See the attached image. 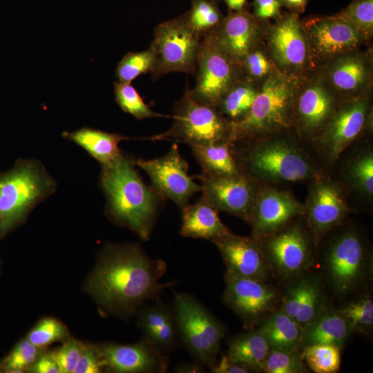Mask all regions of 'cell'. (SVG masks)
Segmentation results:
<instances>
[{
  "label": "cell",
  "mask_w": 373,
  "mask_h": 373,
  "mask_svg": "<svg viewBox=\"0 0 373 373\" xmlns=\"http://www.w3.org/2000/svg\"><path fill=\"white\" fill-rule=\"evenodd\" d=\"M368 105L365 99L353 100L335 111L316 137L314 149L329 164H334L363 129Z\"/></svg>",
  "instance_id": "2e32d148"
},
{
  "label": "cell",
  "mask_w": 373,
  "mask_h": 373,
  "mask_svg": "<svg viewBox=\"0 0 373 373\" xmlns=\"http://www.w3.org/2000/svg\"><path fill=\"white\" fill-rule=\"evenodd\" d=\"M34 345L27 338L21 339L0 362V372L15 373L28 372L44 352Z\"/></svg>",
  "instance_id": "8d00e7d4"
},
{
  "label": "cell",
  "mask_w": 373,
  "mask_h": 373,
  "mask_svg": "<svg viewBox=\"0 0 373 373\" xmlns=\"http://www.w3.org/2000/svg\"><path fill=\"white\" fill-rule=\"evenodd\" d=\"M301 355L296 350L271 349L262 371L267 373H300L305 368Z\"/></svg>",
  "instance_id": "b9f144b4"
},
{
  "label": "cell",
  "mask_w": 373,
  "mask_h": 373,
  "mask_svg": "<svg viewBox=\"0 0 373 373\" xmlns=\"http://www.w3.org/2000/svg\"><path fill=\"white\" fill-rule=\"evenodd\" d=\"M281 1L291 8L300 9L304 8L307 0H281Z\"/></svg>",
  "instance_id": "db71d44e"
},
{
  "label": "cell",
  "mask_w": 373,
  "mask_h": 373,
  "mask_svg": "<svg viewBox=\"0 0 373 373\" xmlns=\"http://www.w3.org/2000/svg\"><path fill=\"white\" fill-rule=\"evenodd\" d=\"M138 324L144 337L165 354L173 352L179 337L174 312L163 303L142 307Z\"/></svg>",
  "instance_id": "cb8c5ba5"
},
{
  "label": "cell",
  "mask_w": 373,
  "mask_h": 373,
  "mask_svg": "<svg viewBox=\"0 0 373 373\" xmlns=\"http://www.w3.org/2000/svg\"><path fill=\"white\" fill-rule=\"evenodd\" d=\"M26 338L36 347L44 349L53 343L64 341L69 338V332L59 321L45 318L36 324Z\"/></svg>",
  "instance_id": "ab89813d"
},
{
  "label": "cell",
  "mask_w": 373,
  "mask_h": 373,
  "mask_svg": "<svg viewBox=\"0 0 373 373\" xmlns=\"http://www.w3.org/2000/svg\"><path fill=\"white\" fill-rule=\"evenodd\" d=\"M134 164L131 159L121 153L111 162L102 165L100 183L106 197L108 217L147 240L159 198L162 197L153 187L144 183Z\"/></svg>",
  "instance_id": "7a4b0ae2"
},
{
  "label": "cell",
  "mask_w": 373,
  "mask_h": 373,
  "mask_svg": "<svg viewBox=\"0 0 373 373\" xmlns=\"http://www.w3.org/2000/svg\"><path fill=\"white\" fill-rule=\"evenodd\" d=\"M195 178L202 183L203 195L217 211L233 215L249 224L260 182L244 171L236 175L202 172Z\"/></svg>",
  "instance_id": "4fadbf2b"
},
{
  "label": "cell",
  "mask_w": 373,
  "mask_h": 373,
  "mask_svg": "<svg viewBox=\"0 0 373 373\" xmlns=\"http://www.w3.org/2000/svg\"><path fill=\"white\" fill-rule=\"evenodd\" d=\"M190 146L194 157L202 168V172L217 175H236L243 171L230 142Z\"/></svg>",
  "instance_id": "1f68e13d"
},
{
  "label": "cell",
  "mask_w": 373,
  "mask_h": 373,
  "mask_svg": "<svg viewBox=\"0 0 373 373\" xmlns=\"http://www.w3.org/2000/svg\"><path fill=\"white\" fill-rule=\"evenodd\" d=\"M184 14L189 26L201 37L213 30L223 19L214 0H191V8Z\"/></svg>",
  "instance_id": "836d02e7"
},
{
  "label": "cell",
  "mask_w": 373,
  "mask_h": 373,
  "mask_svg": "<svg viewBox=\"0 0 373 373\" xmlns=\"http://www.w3.org/2000/svg\"><path fill=\"white\" fill-rule=\"evenodd\" d=\"M170 128L151 139H173L192 145L231 142V121L216 106L201 104L193 98L188 84L175 103Z\"/></svg>",
  "instance_id": "8992f818"
},
{
  "label": "cell",
  "mask_w": 373,
  "mask_h": 373,
  "mask_svg": "<svg viewBox=\"0 0 373 373\" xmlns=\"http://www.w3.org/2000/svg\"><path fill=\"white\" fill-rule=\"evenodd\" d=\"M305 26L311 46L323 57L352 50L363 39L352 26L336 15L311 19Z\"/></svg>",
  "instance_id": "ffe728a7"
},
{
  "label": "cell",
  "mask_w": 373,
  "mask_h": 373,
  "mask_svg": "<svg viewBox=\"0 0 373 373\" xmlns=\"http://www.w3.org/2000/svg\"><path fill=\"white\" fill-rule=\"evenodd\" d=\"M115 101L124 112L142 120L146 118L162 116L149 107L131 83L114 82Z\"/></svg>",
  "instance_id": "74e56055"
},
{
  "label": "cell",
  "mask_w": 373,
  "mask_h": 373,
  "mask_svg": "<svg viewBox=\"0 0 373 373\" xmlns=\"http://www.w3.org/2000/svg\"><path fill=\"white\" fill-rule=\"evenodd\" d=\"M166 262L147 256L139 245H110L101 253L86 283L87 292L105 311L127 317L176 283H160Z\"/></svg>",
  "instance_id": "6da1fadb"
},
{
  "label": "cell",
  "mask_w": 373,
  "mask_h": 373,
  "mask_svg": "<svg viewBox=\"0 0 373 373\" xmlns=\"http://www.w3.org/2000/svg\"><path fill=\"white\" fill-rule=\"evenodd\" d=\"M342 168L345 184L358 198L372 203L373 198V151L370 145L357 147Z\"/></svg>",
  "instance_id": "4316f807"
},
{
  "label": "cell",
  "mask_w": 373,
  "mask_h": 373,
  "mask_svg": "<svg viewBox=\"0 0 373 373\" xmlns=\"http://www.w3.org/2000/svg\"><path fill=\"white\" fill-rule=\"evenodd\" d=\"M299 218L277 232L256 240L269 267L282 278L298 275L312 260L315 245L306 224L298 222Z\"/></svg>",
  "instance_id": "8fae6325"
},
{
  "label": "cell",
  "mask_w": 373,
  "mask_h": 373,
  "mask_svg": "<svg viewBox=\"0 0 373 373\" xmlns=\"http://www.w3.org/2000/svg\"><path fill=\"white\" fill-rule=\"evenodd\" d=\"M83 347L84 343L69 337L61 347L50 352L61 373H74Z\"/></svg>",
  "instance_id": "ee69618b"
},
{
  "label": "cell",
  "mask_w": 373,
  "mask_h": 373,
  "mask_svg": "<svg viewBox=\"0 0 373 373\" xmlns=\"http://www.w3.org/2000/svg\"><path fill=\"white\" fill-rule=\"evenodd\" d=\"M258 20L245 9L230 12L211 31L219 46L240 66L244 58L257 46Z\"/></svg>",
  "instance_id": "44dd1931"
},
{
  "label": "cell",
  "mask_w": 373,
  "mask_h": 373,
  "mask_svg": "<svg viewBox=\"0 0 373 373\" xmlns=\"http://www.w3.org/2000/svg\"><path fill=\"white\" fill-rule=\"evenodd\" d=\"M271 347L260 330L241 334L229 343V359L252 371H262Z\"/></svg>",
  "instance_id": "f1b7e54d"
},
{
  "label": "cell",
  "mask_w": 373,
  "mask_h": 373,
  "mask_svg": "<svg viewBox=\"0 0 373 373\" xmlns=\"http://www.w3.org/2000/svg\"><path fill=\"white\" fill-rule=\"evenodd\" d=\"M104 363V370L117 373L165 372L166 354L143 338L132 345L102 343L97 345Z\"/></svg>",
  "instance_id": "e0dca14e"
},
{
  "label": "cell",
  "mask_w": 373,
  "mask_h": 373,
  "mask_svg": "<svg viewBox=\"0 0 373 373\" xmlns=\"http://www.w3.org/2000/svg\"><path fill=\"white\" fill-rule=\"evenodd\" d=\"M155 64V54L149 48L143 51L129 52L119 61L115 76L119 82L131 83L138 76L151 73Z\"/></svg>",
  "instance_id": "d590c367"
},
{
  "label": "cell",
  "mask_w": 373,
  "mask_h": 373,
  "mask_svg": "<svg viewBox=\"0 0 373 373\" xmlns=\"http://www.w3.org/2000/svg\"><path fill=\"white\" fill-rule=\"evenodd\" d=\"M104 370V363L97 345L84 344L74 373H99Z\"/></svg>",
  "instance_id": "f6af8a7d"
},
{
  "label": "cell",
  "mask_w": 373,
  "mask_h": 373,
  "mask_svg": "<svg viewBox=\"0 0 373 373\" xmlns=\"http://www.w3.org/2000/svg\"><path fill=\"white\" fill-rule=\"evenodd\" d=\"M28 372L61 373L58 365L50 352H43L31 366Z\"/></svg>",
  "instance_id": "681fc988"
},
{
  "label": "cell",
  "mask_w": 373,
  "mask_h": 373,
  "mask_svg": "<svg viewBox=\"0 0 373 373\" xmlns=\"http://www.w3.org/2000/svg\"><path fill=\"white\" fill-rule=\"evenodd\" d=\"M202 37L189 26L184 13L159 23L150 45L155 54L153 80L173 72L195 75Z\"/></svg>",
  "instance_id": "9c48e42d"
},
{
  "label": "cell",
  "mask_w": 373,
  "mask_h": 373,
  "mask_svg": "<svg viewBox=\"0 0 373 373\" xmlns=\"http://www.w3.org/2000/svg\"><path fill=\"white\" fill-rule=\"evenodd\" d=\"M135 163L149 175L155 191L181 209L194 193L202 190V186L189 175L188 164L181 156L176 144L161 157L139 159Z\"/></svg>",
  "instance_id": "9a60e30c"
},
{
  "label": "cell",
  "mask_w": 373,
  "mask_h": 373,
  "mask_svg": "<svg viewBox=\"0 0 373 373\" xmlns=\"http://www.w3.org/2000/svg\"><path fill=\"white\" fill-rule=\"evenodd\" d=\"M298 124L304 133L316 137L335 113L331 93L320 82L308 85L295 100Z\"/></svg>",
  "instance_id": "603a6c76"
},
{
  "label": "cell",
  "mask_w": 373,
  "mask_h": 373,
  "mask_svg": "<svg viewBox=\"0 0 373 373\" xmlns=\"http://www.w3.org/2000/svg\"><path fill=\"white\" fill-rule=\"evenodd\" d=\"M175 372H202L204 370L200 363H186L178 365L175 369Z\"/></svg>",
  "instance_id": "816d5d0a"
},
{
  "label": "cell",
  "mask_w": 373,
  "mask_h": 373,
  "mask_svg": "<svg viewBox=\"0 0 373 373\" xmlns=\"http://www.w3.org/2000/svg\"><path fill=\"white\" fill-rule=\"evenodd\" d=\"M175 318L179 337L187 350L202 365L216 363L224 327L194 297L174 292Z\"/></svg>",
  "instance_id": "ba28073f"
},
{
  "label": "cell",
  "mask_w": 373,
  "mask_h": 373,
  "mask_svg": "<svg viewBox=\"0 0 373 373\" xmlns=\"http://www.w3.org/2000/svg\"><path fill=\"white\" fill-rule=\"evenodd\" d=\"M245 146L232 144L242 170L258 181L270 185L296 183L323 175V171L303 147L282 137L254 138L240 141Z\"/></svg>",
  "instance_id": "3957f363"
},
{
  "label": "cell",
  "mask_w": 373,
  "mask_h": 373,
  "mask_svg": "<svg viewBox=\"0 0 373 373\" xmlns=\"http://www.w3.org/2000/svg\"><path fill=\"white\" fill-rule=\"evenodd\" d=\"M240 65L219 46L211 32L201 39L196 64V82L191 89L197 102L216 106L227 91L242 78Z\"/></svg>",
  "instance_id": "30bf717a"
},
{
  "label": "cell",
  "mask_w": 373,
  "mask_h": 373,
  "mask_svg": "<svg viewBox=\"0 0 373 373\" xmlns=\"http://www.w3.org/2000/svg\"><path fill=\"white\" fill-rule=\"evenodd\" d=\"M211 370L214 373H247L251 372L249 368L229 359L227 355L223 354L218 363Z\"/></svg>",
  "instance_id": "f907efd6"
},
{
  "label": "cell",
  "mask_w": 373,
  "mask_h": 373,
  "mask_svg": "<svg viewBox=\"0 0 373 373\" xmlns=\"http://www.w3.org/2000/svg\"><path fill=\"white\" fill-rule=\"evenodd\" d=\"M56 186L53 178L36 160L19 159L10 169L0 173V239L22 224Z\"/></svg>",
  "instance_id": "277c9868"
},
{
  "label": "cell",
  "mask_w": 373,
  "mask_h": 373,
  "mask_svg": "<svg viewBox=\"0 0 373 373\" xmlns=\"http://www.w3.org/2000/svg\"><path fill=\"white\" fill-rule=\"evenodd\" d=\"M62 136L83 148L101 165L115 160L121 153L119 142L131 139L119 134L88 127H83L72 132L65 131Z\"/></svg>",
  "instance_id": "83f0119b"
},
{
  "label": "cell",
  "mask_w": 373,
  "mask_h": 373,
  "mask_svg": "<svg viewBox=\"0 0 373 373\" xmlns=\"http://www.w3.org/2000/svg\"><path fill=\"white\" fill-rule=\"evenodd\" d=\"M305 214L304 204L287 190L260 182L249 224L256 240L273 234Z\"/></svg>",
  "instance_id": "5bb4252c"
},
{
  "label": "cell",
  "mask_w": 373,
  "mask_h": 373,
  "mask_svg": "<svg viewBox=\"0 0 373 373\" xmlns=\"http://www.w3.org/2000/svg\"><path fill=\"white\" fill-rule=\"evenodd\" d=\"M305 284L306 278L297 282L288 289L284 296L282 309L294 319L297 314Z\"/></svg>",
  "instance_id": "7dc6e473"
},
{
  "label": "cell",
  "mask_w": 373,
  "mask_h": 373,
  "mask_svg": "<svg viewBox=\"0 0 373 373\" xmlns=\"http://www.w3.org/2000/svg\"><path fill=\"white\" fill-rule=\"evenodd\" d=\"M336 15L352 26L363 37L373 32V0H354Z\"/></svg>",
  "instance_id": "f35d334b"
},
{
  "label": "cell",
  "mask_w": 373,
  "mask_h": 373,
  "mask_svg": "<svg viewBox=\"0 0 373 373\" xmlns=\"http://www.w3.org/2000/svg\"><path fill=\"white\" fill-rule=\"evenodd\" d=\"M296 95L293 78L279 73L269 75L248 113L238 121H231V142L258 138L287 127Z\"/></svg>",
  "instance_id": "5b68a950"
},
{
  "label": "cell",
  "mask_w": 373,
  "mask_h": 373,
  "mask_svg": "<svg viewBox=\"0 0 373 373\" xmlns=\"http://www.w3.org/2000/svg\"><path fill=\"white\" fill-rule=\"evenodd\" d=\"M257 91L249 81L240 78L224 95L216 106L230 121L242 119L249 111Z\"/></svg>",
  "instance_id": "d6a6232c"
},
{
  "label": "cell",
  "mask_w": 373,
  "mask_h": 373,
  "mask_svg": "<svg viewBox=\"0 0 373 373\" xmlns=\"http://www.w3.org/2000/svg\"><path fill=\"white\" fill-rule=\"evenodd\" d=\"M224 303L247 326L254 324L272 307L275 291L265 281L225 274Z\"/></svg>",
  "instance_id": "ac0fdd59"
},
{
  "label": "cell",
  "mask_w": 373,
  "mask_h": 373,
  "mask_svg": "<svg viewBox=\"0 0 373 373\" xmlns=\"http://www.w3.org/2000/svg\"><path fill=\"white\" fill-rule=\"evenodd\" d=\"M230 12H238L245 10L247 0H223Z\"/></svg>",
  "instance_id": "f5cc1de1"
},
{
  "label": "cell",
  "mask_w": 373,
  "mask_h": 373,
  "mask_svg": "<svg viewBox=\"0 0 373 373\" xmlns=\"http://www.w3.org/2000/svg\"><path fill=\"white\" fill-rule=\"evenodd\" d=\"M182 209L180 234L183 236L212 242L231 232L220 220L218 211L203 195L195 204H187Z\"/></svg>",
  "instance_id": "d4e9b609"
},
{
  "label": "cell",
  "mask_w": 373,
  "mask_h": 373,
  "mask_svg": "<svg viewBox=\"0 0 373 373\" xmlns=\"http://www.w3.org/2000/svg\"><path fill=\"white\" fill-rule=\"evenodd\" d=\"M269 45L272 57L282 68L293 70L305 64L308 55L307 37L297 15H288L272 27Z\"/></svg>",
  "instance_id": "7402d4cb"
},
{
  "label": "cell",
  "mask_w": 373,
  "mask_h": 373,
  "mask_svg": "<svg viewBox=\"0 0 373 373\" xmlns=\"http://www.w3.org/2000/svg\"><path fill=\"white\" fill-rule=\"evenodd\" d=\"M343 224L327 234L325 245L326 270L333 289L346 295L359 285L366 275L370 251L363 234L354 227Z\"/></svg>",
  "instance_id": "52a82bcc"
},
{
  "label": "cell",
  "mask_w": 373,
  "mask_h": 373,
  "mask_svg": "<svg viewBox=\"0 0 373 373\" xmlns=\"http://www.w3.org/2000/svg\"><path fill=\"white\" fill-rule=\"evenodd\" d=\"M259 330L271 349L296 350L300 346L303 328L281 309L271 314Z\"/></svg>",
  "instance_id": "4dcf8cb0"
},
{
  "label": "cell",
  "mask_w": 373,
  "mask_h": 373,
  "mask_svg": "<svg viewBox=\"0 0 373 373\" xmlns=\"http://www.w3.org/2000/svg\"><path fill=\"white\" fill-rule=\"evenodd\" d=\"M224 262L226 273L266 282L270 269L258 241L230 232L212 241Z\"/></svg>",
  "instance_id": "d6986e66"
},
{
  "label": "cell",
  "mask_w": 373,
  "mask_h": 373,
  "mask_svg": "<svg viewBox=\"0 0 373 373\" xmlns=\"http://www.w3.org/2000/svg\"><path fill=\"white\" fill-rule=\"evenodd\" d=\"M352 332L363 334L369 332L373 325V302L370 297L352 301L339 310Z\"/></svg>",
  "instance_id": "60d3db41"
},
{
  "label": "cell",
  "mask_w": 373,
  "mask_h": 373,
  "mask_svg": "<svg viewBox=\"0 0 373 373\" xmlns=\"http://www.w3.org/2000/svg\"><path fill=\"white\" fill-rule=\"evenodd\" d=\"M352 330L339 310L321 309L304 328L299 347L331 344L342 347Z\"/></svg>",
  "instance_id": "484cf974"
},
{
  "label": "cell",
  "mask_w": 373,
  "mask_h": 373,
  "mask_svg": "<svg viewBox=\"0 0 373 373\" xmlns=\"http://www.w3.org/2000/svg\"><path fill=\"white\" fill-rule=\"evenodd\" d=\"M281 0H254V15L258 19H267L280 15Z\"/></svg>",
  "instance_id": "c3c4849f"
},
{
  "label": "cell",
  "mask_w": 373,
  "mask_h": 373,
  "mask_svg": "<svg viewBox=\"0 0 373 373\" xmlns=\"http://www.w3.org/2000/svg\"><path fill=\"white\" fill-rule=\"evenodd\" d=\"M322 294L318 284L306 278V284L295 321L304 328L322 309Z\"/></svg>",
  "instance_id": "7bdbcfd3"
},
{
  "label": "cell",
  "mask_w": 373,
  "mask_h": 373,
  "mask_svg": "<svg viewBox=\"0 0 373 373\" xmlns=\"http://www.w3.org/2000/svg\"><path fill=\"white\" fill-rule=\"evenodd\" d=\"M241 68L249 77L259 79L269 73L271 65L264 53L256 48L244 58Z\"/></svg>",
  "instance_id": "bcb514c9"
},
{
  "label": "cell",
  "mask_w": 373,
  "mask_h": 373,
  "mask_svg": "<svg viewBox=\"0 0 373 373\" xmlns=\"http://www.w3.org/2000/svg\"><path fill=\"white\" fill-rule=\"evenodd\" d=\"M329 79L334 86L345 93L363 89L370 79V70L365 60L355 55H343L329 70Z\"/></svg>",
  "instance_id": "f546056e"
},
{
  "label": "cell",
  "mask_w": 373,
  "mask_h": 373,
  "mask_svg": "<svg viewBox=\"0 0 373 373\" xmlns=\"http://www.w3.org/2000/svg\"><path fill=\"white\" fill-rule=\"evenodd\" d=\"M341 349L331 344H314L303 347L301 356L316 373H335L341 365Z\"/></svg>",
  "instance_id": "e575fe53"
},
{
  "label": "cell",
  "mask_w": 373,
  "mask_h": 373,
  "mask_svg": "<svg viewBox=\"0 0 373 373\" xmlns=\"http://www.w3.org/2000/svg\"><path fill=\"white\" fill-rule=\"evenodd\" d=\"M341 184L325 175L310 182L304 219L315 247L330 231L346 220L350 207Z\"/></svg>",
  "instance_id": "7c38bea8"
}]
</instances>
